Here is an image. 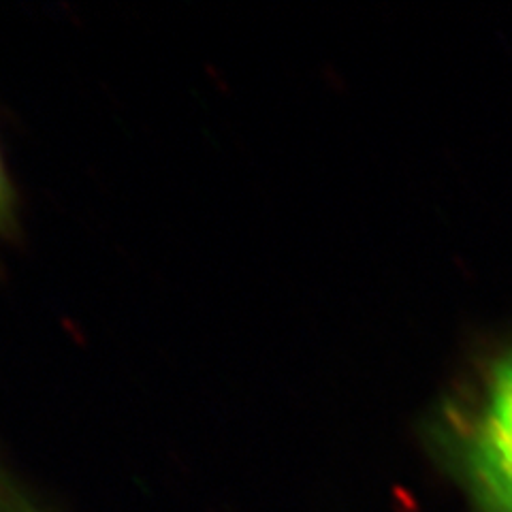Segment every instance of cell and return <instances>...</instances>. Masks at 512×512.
I'll return each mask as SVG.
<instances>
[{
  "label": "cell",
  "mask_w": 512,
  "mask_h": 512,
  "mask_svg": "<svg viewBox=\"0 0 512 512\" xmlns=\"http://www.w3.org/2000/svg\"><path fill=\"white\" fill-rule=\"evenodd\" d=\"M438 446L478 512H512V348L440 412Z\"/></svg>",
  "instance_id": "cell-1"
},
{
  "label": "cell",
  "mask_w": 512,
  "mask_h": 512,
  "mask_svg": "<svg viewBox=\"0 0 512 512\" xmlns=\"http://www.w3.org/2000/svg\"><path fill=\"white\" fill-rule=\"evenodd\" d=\"M13 207H15L13 188L3 163V156H0V231H5L13 224Z\"/></svg>",
  "instance_id": "cell-2"
}]
</instances>
